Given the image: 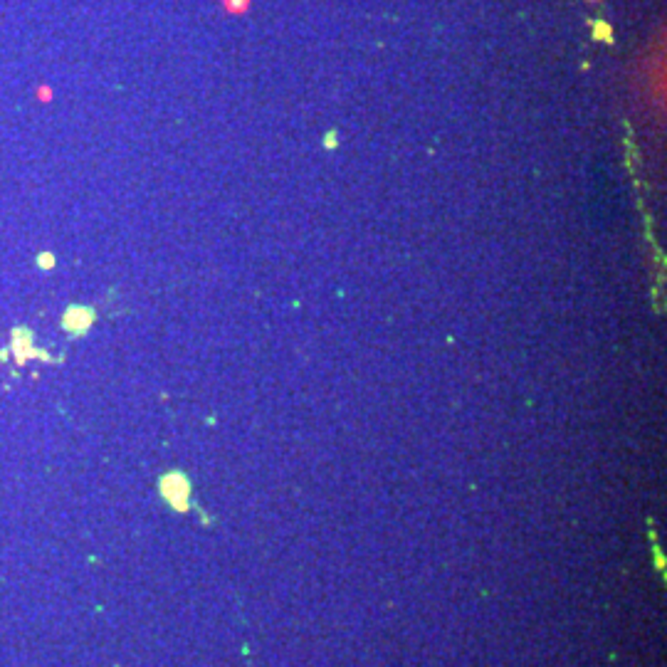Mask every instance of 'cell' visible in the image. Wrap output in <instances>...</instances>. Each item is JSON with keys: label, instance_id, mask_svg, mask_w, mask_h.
I'll list each match as a JSON object with an SVG mask.
<instances>
[{"label": "cell", "instance_id": "cell-2", "mask_svg": "<svg viewBox=\"0 0 667 667\" xmlns=\"http://www.w3.org/2000/svg\"><path fill=\"white\" fill-rule=\"evenodd\" d=\"M593 27H596V30H593L596 37H603L605 42L613 40V37H610V25H605V23H593Z\"/></svg>", "mask_w": 667, "mask_h": 667}, {"label": "cell", "instance_id": "cell-1", "mask_svg": "<svg viewBox=\"0 0 667 667\" xmlns=\"http://www.w3.org/2000/svg\"><path fill=\"white\" fill-rule=\"evenodd\" d=\"M252 0H222V5H225L228 13H245L250 8Z\"/></svg>", "mask_w": 667, "mask_h": 667}, {"label": "cell", "instance_id": "cell-3", "mask_svg": "<svg viewBox=\"0 0 667 667\" xmlns=\"http://www.w3.org/2000/svg\"><path fill=\"white\" fill-rule=\"evenodd\" d=\"M334 141H336V136H334V134H329V136H326V143H329V148L334 146Z\"/></svg>", "mask_w": 667, "mask_h": 667}]
</instances>
